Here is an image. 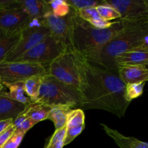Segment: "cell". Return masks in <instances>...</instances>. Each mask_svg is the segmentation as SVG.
I'll list each match as a JSON object with an SVG mask.
<instances>
[{"label": "cell", "instance_id": "1", "mask_svg": "<svg viewBox=\"0 0 148 148\" xmlns=\"http://www.w3.org/2000/svg\"><path fill=\"white\" fill-rule=\"evenodd\" d=\"M81 62V109L104 110L120 118L124 116L130 103L126 101V84L118 72L90 63L82 56Z\"/></svg>", "mask_w": 148, "mask_h": 148}, {"label": "cell", "instance_id": "2", "mask_svg": "<svg viewBox=\"0 0 148 148\" xmlns=\"http://www.w3.org/2000/svg\"><path fill=\"white\" fill-rule=\"evenodd\" d=\"M73 10L72 26L69 36V48L79 53L90 63L99 65L101 55L106 45L119 34L124 27L120 20L112 27L98 29L81 18Z\"/></svg>", "mask_w": 148, "mask_h": 148}, {"label": "cell", "instance_id": "3", "mask_svg": "<svg viewBox=\"0 0 148 148\" xmlns=\"http://www.w3.org/2000/svg\"><path fill=\"white\" fill-rule=\"evenodd\" d=\"M123 23V30L106 45L100 59V66L116 72L117 56L130 51L147 49L145 40L148 36V21Z\"/></svg>", "mask_w": 148, "mask_h": 148}, {"label": "cell", "instance_id": "4", "mask_svg": "<svg viewBox=\"0 0 148 148\" xmlns=\"http://www.w3.org/2000/svg\"><path fill=\"white\" fill-rule=\"evenodd\" d=\"M82 96L77 88L61 82L51 75L43 77L38 96L33 102L49 106H68L71 108H80Z\"/></svg>", "mask_w": 148, "mask_h": 148}, {"label": "cell", "instance_id": "5", "mask_svg": "<svg viewBox=\"0 0 148 148\" xmlns=\"http://www.w3.org/2000/svg\"><path fill=\"white\" fill-rule=\"evenodd\" d=\"M48 74L80 90L82 82L81 56L70 48L47 67Z\"/></svg>", "mask_w": 148, "mask_h": 148}, {"label": "cell", "instance_id": "6", "mask_svg": "<svg viewBox=\"0 0 148 148\" xmlns=\"http://www.w3.org/2000/svg\"><path fill=\"white\" fill-rule=\"evenodd\" d=\"M51 35L43 18H30L22 32V37L15 49L6 57L4 62L18 60L24 53Z\"/></svg>", "mask_w": 148, "mask_h": 148}, {"label": "cell", "instance_id": "7", "mask_svg": "<svg viewBox=\"0 0 148 148\" xmlns=\"http://www.w3.org/2000/svg\"><path fill=\"white\" fill-rule=\"evenodd\" d=\"M69 49L66 45L58 41L51 36L26 52L16 62H26L43 65L47 69L48 66L53 61L64 53Z\"/></svg>", "mask_w": 148, "mask_h": 148}, {"label": "cell", "instance_id": "8", "mask_svg": "<svg viewBox=\"0 0 148 148\" xmlns=\"http://www.w3.org/2000/svg\"><path fill=\"white\" fill-rule=\"evenodd\" d=\"M46 68L38 64L26 62H3L0 63V79L2 83L25 82L31 77L47 75Z\"/></svg>", "mask_w": 148, "mask_h": 148}, {"label": "cell", "instance_id": "9", "mask_svg": "<svg viewBox=\"0 0 148 148\" xmlns=\"http://www.w3.org/2000/svg\"><path fill=\"white\" fill-rule=\"evenodd\" d=\"M107 2L121 14L123 23H137L148 21L147 0H110Z\"/></svg>", "mask_w": 148, "mask_h": 148}, {"label": "cell", "instance_id": "10", "mask_svg": "<svg viewBox=\"0 0 148 148\" xmlns=\"http://www.w3.org/2000/svg\"><path fill=\"white\" fill-rule=\"evenodd\" d=\"M72 8V7H71ZM73 10L66 17H60L55 15L51 10H49L43 17L46 27L49 28L51 36L58 41L64 43L69 47V36L72 26Z\"/></svg>", "mask_w": 148, "mask_h": 148}, {"label": "cell", "instance_id": "11", "mask_svg": "<svg viewBox=\"0 0 148 148\" xmlns=\"http://www.w3.org/2000/svg\"><path fill=\"white\" fill-rule=\"evenodd\" d=\"M30 20L28 14L20 8L0 10V28L6 30H23Z\"/></svg>", "mask_w": 148, "mask_h": 148}, {"label": "cell", "instance_id": "12", "mask_svg": "<svg viewBox=\"0 0 148 148\" xmlns=\"http://www.w3.org/2000/svg\"><path fill=\"white\" fill-rule=\"evenodd\" d=\"M118 74L127 84L145 83L148 81V69L143 64H122L118 66Z\"/></svg>", "mask_w": 148, "mask_h": 148}, {"label": "cell", "instance_id": "13", "mask_svg": "<svg viewBox=\"0 0 148 148\" xmlns=\"http://www.w3.org/2000/svg\"><path fill=\"white\" fill-rule=\"evenodd\" d=\"M23 30H6L0 28V63L15 49L22 37Z\"/></svg>", "mask_w": 148, "mask_h": 148}, {"label": "cell", "instance_id": "14", "mask_svg": "<svg viewBox=\"0 0 148 148\" xmlns=\"http://www.w3.org/2000/svg\"><path fill=\"white\" fill-rule=\"evenodd\" d=\"M3 90L0 92V121L15 119L25 111L28 105L20 103L4 96Z\"/></svg>", "mask_w": 148, "mask_h": 148}, {"label": "cell", "instance_id": "15", "mask_svg": "<svg viewBox=\"0 0 148 148\" xmlns=\"http://www.w3.org/2000/svg\"><path fill=\"white\" fill-rule=\"evenodd\" d=\"M101 125L106 133L114 140L120 148H148V142L140 141L133 137H126L106 124H101Z\"/></svg>", "mask_w": 148, "mask_h": 148}, {"label": "cell", "instance_id": "16", "mask_svg": "<svg viewBox=\"0 0 148 148\" xmlns=\"http://www.w3.org/2000/svg\"><path fill=\"white\" fill-rule=\"evenodd\" d=\"M115 63L117 67L122 64L145 65L148 63V49H135L125 52L117 56Z\"/></svg>", "mask_w": 148, "mask_h": 148}, {"label": "cell", "instance_id": "17", "mask_svg": "<svg viewBox=\"0 0 148 148\" xmlns=\"http://www.w3.org/2000/svg\"><path fill=\"white\" fill-rule=\"evenodd\" d=\"M19 7L24 10L30 18H43L51 10L47 1L37 0H18Z\"/></svg>", "mask_w": 148, "mask_h": 148}, {"label": "cell", "instance_id": "18", "mask_svg": "<svg viewBox=\"0 0 148 148\" xmlns=\"http://www.w3.org/2000/svg\"><path fill=\"white\" fill-rule=\"evenodd\" d=\"M4 88H7L8 91L3 90L4 96L12 101H17L25 105H30L31 101L26 95L25 91L24 82H18L14 83H3Z\"/></svg>", "mask_w": 148, "mask_h": 148}, {"label": "cell", "instance_id": "19", "mask_svg": "<svg viewBox=\"0 0 148 148\" xmlns=\"http://www.w3.org/2000/svg\"><path fill=\"white\" fill-rule=\"evenodd\" d=\"M52 109L51 106L40 103H31L27 106V108L24 111L25 116L37 124L43 120L48 119L49 114Z\"/></svg>", "mask_w": 148, "mask_h": 148}, {"label": "cell", "instance_id": "20", "mask_svg": "<svg viewBox=\"0 0 148 148\" xmlns=\"http://www.w3.org/2000/svg\"><path fill=\"white\" fill-rule=\"evenodd\" d=\"M72 109L73 108H71L68 106H62L52 107L48 119L53 121L56 130H60L66 127L68 115Z\"/></svg>", "mask_w": 148, "mask_h": 148}, {"label": "cell", "instance_id": "21", "mask_svg": "<svg viewBox=\"0 0 148 148\" xmlns=\"http://www.w3.org/2000/svg\"><path fill=\"white\" fill-rule=\"evenodd\" d=\"M43 77L40 75H36L28 78L24 82L25 91L31 102H33L38 96Z\"/></svg>", "mask_w": 148, "mask_h": 148}, {"label": "cell", "instance_id": "22", "mask_svg": "<svg viewBox=\"0 0 148 148\" xmlns=\"http://www.w3.org/2000/svg\"><path fill=\"white\" fill-rule=\"evenodd\" d=\"M66 129L85 128V114L81 108H74L67 117Z\"/></svg>", "mask_w": 148, "mask_h": 148}, {"label": "cell", "instance_id": "23", "mask_svg": "<svg viewBox=\"0 0 148 148\" xmlns=\"http://www.w3.org/2000/svg\"><path fill=\"white\" fill-rule=\"evenodd\" d=\"M47 4L52 12L58 17H66L70 14L72 8L66 0H51L47 1Z\"/></svg>", "mask_w": 148, "mask_h": 148}, {"label": "cell", "instance_id": "24", "mask_svg": "<svg viewBox=\"0 0 148 148\" xmlns=\"http://www.w3.org/2000/svg\"><path fill=\"white\" fill-rule=\"evenodd\" d=\"M97 10L100 16L107 21L111 22V20H119L121 18L119 12L114 7L110 5L106 0H105L103 4L97 7Z\"/></svg>", "mask_w": 148, "mask_h": 148}, {"label": "cell", "instance_id": "25", "mask_svg": "<svg viewBox=\"0 0 148 148\" xmlns=\"http://www.w3.org/2000/svg\"><path fill=\"white\" fill-rule=\"evenodd\" d=\"M145 83H133L126 85L125 99L130 103L132 100L141 96L144 91Z\"/></svg>", "mask_w": 148, "mask_h": 148}, {"label": "cell", "instance_id": "26", "mask_svg": "<svg viewBox=\"0 0 148 148\" xmlns=\"http://www.w3.org/2000/svg\"><path fill=\"white\" fill-rule=\"evenodd\" d=\"M70 7L77 12L91 7H97L104 3L105 0L95 1V0H66Z\"/></svg>", "mask_w": 148, "mask_h": 148}, {"label": "cell", "instance_id": "27", "mask_svg": "<svg viewBox=\"0 0 148 148\" xmlns=\"http://www.w3.org/2000/svg\"><path fill=\"white\" fill-rule=\"evenodd\" d=\"M25 133L16 129L14 134L1 148H17L20 145Z\"/></svg>", "mask_w": 148, "mask_h": 148}, {"label": "cell", "instance_id": "28", "mask_svg": "<svg viewBox=\"0 0 148 148\" xmlns=\"http://www.w3.org/2000/svg\"><path fill=\"white\" fill-rule=\"evenodd\" d=\"M77 13L81 18L83 19L85 21L88 22L89 23L101 17L99 13H98V10H97V7L84 9V10L78 11Z\"/></svg>", "mask_w": 148, "mask_h": 148}, {"label": "cell", "instance_id": "29", "mask_svg": "<svg viewBox=\"0 0 148 148\" xmlns=\"http://www.w3.org/2000/svg\"><path fill=\"white\" fill-rule=\"evenodd\" d=\"M66 136V127H63L60 130H55V132L53 133V135L49 140V143H47L51 147H53V146L56 145L57 143H61V142L65 141Z\"/></svg>", "mask_w": 148, "mask_h": 148}, {"label": "cell", "instance_id": "30", "mask_svg": "<svg viewBox=\"0 0 148 148\" xmlns=\"http://www.w3.org/2000/svg\"><path fill=\"white\" fill-rule=\"evenodd\" d=\"M116 22V21H115ZM115 22L113 21H107V20H104L102 17H100L98 18H97L96 20H93L92 22H91L90 24L92 25L93 27H95V28L98 29H107L109 28V27H112L114 25Z\"/></svg>", "mask_w": 148, "mask_h": 148}, {"label": "cell", "instance_id": "31", "mask_svg": "<svg viewBox=\"0 0 148 148\" xmlns=\"http://www.w3.org/2000/svg\"><path fill=\"white\" fill-rule=\"evenodd\" d=\"M16 128L13 124L10 125L6 130H4L2 133L0 134V148H1L4 145L7 140L11 137V136L14 134L15 132Z\"/></svg>", "mask_w": 148, "mask_h": 148}, {"label": "cell", "instance_id": "32", "mask_svg": "<svg viewBox=\"0 0 148 148\" xmlns=\"http://www.w3.org/2000/svg\"><path fill=\"white\" fill-rule=\"evenodd\" d=\"M35 124H36V123L35 122V121H33V120L30 119V118L26 116V118L25 119L24 121L21 123V124L19 126V127L17 130H20V131L26 133L30 129H31Z\"/></svg>", "mask_w": 148, "mask_h": 148}, {"label": "cell", "instance_id": "33", "mask_svg": "<svg viewBox=\"0 0 148 148\" xmlns=\"http://www.w3.org/2000/svg\"><path fill=\"white\" fill-rule=\"evenodd\" d=\"M13 119H7L3 120V121H0V134L2 133L4 130H7L10 125L13 124Z\"/></svg>", "mask_w": 148, "mask_h": 148}, {"label": "cell", "instance_id": "34", "mask_svg": "<svg viewBox=\"0 0 148 148\" xmlns=\"http://www.w3.org/2000/svg\"><path fill=\"white\" fill-rule=\"evenodd\" d=\"M64 147V141L57 143L56 145H54L53 147H51V148H63Z\"/></svg>", "mask_w": 148, "mask_h": 148}, {"label": "cell", "instance_id": "35", "mask_svg": "<svg viewBox=\"0 0 148 148\" xmlns=\"http://www.w3.org/2000/svg\"><path fill=\"white\" fill-rule=\"evenodd\" d=\"M4 89V85H3L2 82H1V79H0V92H1Z\"/></svg>", "mask_w": 148, "mask_h": 148}, {"label": "cell", "instance_id": "36", "mask_svg": "<svg viewBox=\"0 0 148 148\" xmlns=\"http://www.w3.org/2000/svg\"><path fill=\"white\" fill-rule=\"evenodd\" d=\"M145 43L146 47H147L148 49V36L145 38Z\"/></svg>", "mask_w": 148, "mask_h": 148}, {"label": "cell", "instance_id": "37", "mask_svg": "<svg viewBox=\"0 0 148 148\" xmlns=\"http://www.w3.org/2000/svg\"><path fill=\"white\" fill-rule=\"evenodd\" d=\"M45 148H51V147H50V146H49V145H48V144H47V145H46V147H45Z\"/></svg>", "mask_w": 148, "mask_h": 148}, {"label": "cell", "instance_id": "38", "mask_svg": "<svg viewBox=\"0 0 148 148\" xmlns=\"http://www.w3.org/2000/svg\"><path fill=\"white\" fill-rule=\"evenodd\" d=\"M145 66H146V67H147V69H148V63L146 64H145Z\"/></svg>", "mask_w": 148, "mask_h": 148}, {"label": "cell", "instance_id": "39", "mask_svg": "<svg viewBox=\"0 0 148 148\" xmlns=\"http://www.w3.org/2000/svg\"><path fill=\"white\" fill-rule=\"evenodd\" d=\"M147 4H148V0H147Z\"/></svg>", "mask_w": 148, "mask_h": 148}]
</instances>
